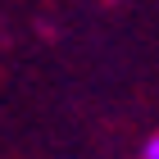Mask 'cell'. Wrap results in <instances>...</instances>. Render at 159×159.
Here are the masks:
<instances>
[{
  "instance_id": "6da1fadb",
  "label": "cell",
  "mask_w": 159,
  "mask_h": 159,
  "mask_svg": "<svg viewBox=\"0 0 159 159\" xmlns=\"http://www.w3.org/2000/svg\"><path fill=\"white\" fill-rule=\"evenodd\" d=\"M146 159H159V136H150V141H146Z\"/></svg>"
}]
</instances>
